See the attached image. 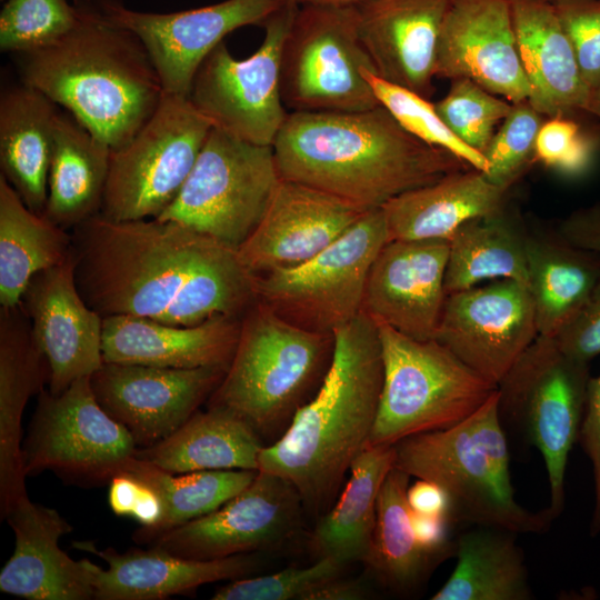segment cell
Wrapping results in <instances>:
<instances>
[{
  "label": "cell",
  "mask_w": 600,
  "mask_h": 600,
  "mask_svg": "<svg viewBox=\"0 0 600 600\" xmlns=\"http://www.w3.org/2000/svg\"><path fill=\"white\" fill-rule=\"evenodd\" d=\"M70 232L76 284L102 318L196 326L242 318L258 300L256 276L236 249L178 222L98 213Z\"/></svg>",
  "instance_id": "6da1fadb"
},
{
  "label": "cell",
  "mask_w": 600,
  "mask_h": 600,
  "mask_svg": "<svg viewBox=\"0 0 600 600\" xmlns=\"http://www.w3.org/2000/svg\"><path fill=\"white\" fill-rule=\"evenodd\" d=\"M272 148L281 178L364 210L471 168L411 136L382 106L289 112Z\"/></svg>",
  "instance_id": "7a4b0ae2"
},
{
  "label": "cell",
  "mask_w": 600,
  "mask_h": 600,
  "mask_svg": "<svg viewBox=\"0 0 600 600\" xmlns=\"http://www.w3.org/2000/svg\"><path fill=\"white\" fill-rule=\"evenodd\" d=\"M329 369L286 432L264 446L259 471L294 486L306 511L326 513L369 444L383 382L377 323L363 311L333 332Z\"/></svg>",
  "instance_id": "3957f363"
},
{
  "label": "cell",
  "mask_w": 600,
  "mask_h": 600,
  "mask_svg": "<svg viewBox=\"0 0 600 600\" xmlns=\"http://www.w3.org/2000/svg\"><path fill=\"white\" fill-rule=\"evenodd\" d=\"M78 19L61 39L14 54L21 82L41 91L112 150L128 143L164 93L140 39L97 0H72Z\"/></svg>",
  "instance_id": "277c9868"
},
{
  "label": "cell",
  "mask_w": 600,
  "mask_h": 600,
  "mask_svg": "<svg viewBox=\"0 0 600 600\" xmlns=\"http://www.w3.org/2000/svg\"><path fill=\"white\" fill-rule=\"evenodd\" d=\"M394 447V467L447 492L454 522L518 534L542 532L553 520L548 509L531 512L516 500L497 390L462 421Z\"/></svg>",
  "instance_id": "5b68a950"
},
{
  "label": "cell",
  "mask_w": 600,
  "mask_h": 600,
  "mask_svg": "<svg viewBox=\"0 0 600 600\" xmlns=\"http://www.w3.org/2000/svg\"><path fill=\"white\" fill-rule=\"evenodd\" d=\"M333 349L332 333L298 327L257 300L241 319L233 358L208 406L232 411L271 444L320 387Z\"/></svg>",
  "instance_id": "8992f818"
},
{
  "label": "cell",
  "mask_w": 600,
  "mask_h": 600,
  "mask_svg": "<svg viewBox=\"0 0 600 600\" xmlns=\"http://www.w3.org/2000/svg\"><path fill=\"white\" fill-rule=\"evenodd\" d=\"M377 326L383 382L369 444L394 446L410 436L449 428L497 390L439 341Z\"/></svg>",
  "instance_id": "52a82bcc"
},
{
  "label": "cell",
  "mask_w": 600,
  "mask_h": 600,
  "mask_svg": "<svg viewBox=\"0 0 600 600\" xmlns=\"http://www.w3.org/2000/svg\"><path fill=\"white\" fill-rule=\"evenodd\" d=\"M590 378L588 362L539 334L497 386L501 421L516 427L543 456L552 519L563 509L566 467L579 437Z\"/></svg>",
  "instance_id": "ba28073f"
},
{
  "label": "cell",
  "mask_w": 600,
  "mask_h": 600,
  "mask_svg": "<svg viewBox=\"0 0 600 600\" xmlns=\"http://www.w3.org/2000/svg\"><path fill=\"white\" fill-rule=\"evenodd\" d=\"M273 148L211 129L174 201L158 217L238 250L280 181Z\"/></svg>",
  "instance_id": "9c48e42d"
},
{
  "label": "cell",
  "mask_w": 600,
  "mask_h": 600,
  "mask_svg": "<svg viewBox=\"0 0 600 600\" xmlns=\"http://www.w3.org/2000/svg\"><path fill=\"white\" fill-rule=\"evenodd\" d=\"M211 129L188 98L163 93L138 133L111 150L99 214L112 221L158 218L179 194Z\"/></svg>",
  "instance_id": "30bf717a"
},
{
  "label": "cell",
  "mask_w": 600,
  "mask_h": 600,
  "mask_svg": "<svg viewBox=\"0 0 600 600\" xmlns=\"http://www.w3.org/2000/svg\"><path fill=\"white\" fill-rule=\"evenodd\" d=\"M363 69L376 73L359 34L357 7L300 4L281 56L286 108L290 112L376 108L380 104Z\"/></svg>",
  "instance_id": "8fae6325"
},
{
  "label": "cell",
  "mask_w": 600,
  "mask_h": 600,
  "mask_svg": "<svg viewBox=\"0 0 600 600\" xmlns=\"http://www.w3.org/2000/svg\"><path fill=\"white\" fill-rule=\"evenodd\" d=\"M388 241L382 209L367 210L310 260L256 276L258 300L298 327L333 334L362 311L370 268Z\"/></svg>",
  "instance_id": "7c38bea8"
},
{
  "label": "cell",
  "mask_w": 600,
  "mask_h": 600,
  "mask_svg": "<svg viewBox=\"0 0 600 600\" xmlns=\"http://www.w3.org/2000/svg\"><path fill=\"white\" fill-rule=\"evenodd\" d=\"M299 6L283 2L266 20L262 42L250 57L236 59L221 42L204 59L188 99L213 128L273 146L289 114L280 89L281 56Z\"/></svg>",
  "instance_id": "4fadbf2b"
},
{
  "label": "cell",
  "mask_w": 600,
  "mask_h": 600,
  "mask_svg": "<svg viewBox=\"0 0 600 600\" xmlns=\"http://www.w3.org/2000/svg\"><path fill=\"white\" fill-rule=\"evenodd\" d=\"M130 432L99 404L90 377L64 391L38 394L36 411L22 446L24 474L52 471L79 486L110 483L134 457Z\"/></svg>",
  "instance_id": "5bb4252c"
},
{
  "label": "cell",
  "mask_w": 600,
  "mask_h": 600,
  "mask_svg": "<svg viewBox=\"0 0 600 600\" xmlns=\"http://www.w3.org/2000/svg\"><path fill=\"white\" fill-rule=\"evenodd\" d=\"M306 511L288 480L266 471L214 511L173 528L149 544L194 560L270 549L299 532Z\"/></svg>",
  "instance_id": "9a60e30c"
},
{
  "label": "cell",
  "mask_w": 600,
  "mask_h": 600,
  "mask_svg": "<svg viewBox=\"0 0 600 600\" xmlns=\"http://www.w3.org/2000/svg\"><path fill=\"white\" fill-rule=\"evenodd\" d=\"M114 22L132 31L144 46L164 93L188 98L192 81L209 53L229 33L263 26L282 0H224L183 11L158 13L97 0Z\"/></svg>",
  "instance_id": "2e32d148"
},
{
  "label": "cell",
  "mask_w": 600,
  "mask_h": 600,
  "mask_svg": "<svg viewBox=\"0 0 600 600\" xmlns=\"http://www.w3.org/2000/svg\"><path fill=\"white\" fill-rule=\"evenodd\" d=\"M538 336L527 286L498 279L448 294L434 340L498 386Z\"/></svg>",
  "instance_id": "e0dca14e"
},
{
  "label": "cell",
  "mask_w": 600,
  "mask_h": 600,
  "mask_svg": "<svg viewBox=\"0 0 600 600\" xmlns=\"http://www.w3.org/2000/svg\"><path fill=\"white\" fill-rule=\"evenodd\" d=\"M228 368H161L103 362L90 384L102 409L121 423L138 448L178 430L209 400Z\"/></svg>",
  "instance_id": "ac0fdd59"
},
{
  "label": "cell",
  "mask_w": 600,
  "mask_h": 600,
  "mask_svg": "<svg viewBox=\"0 0 600 600\" xmlns=\"http://www.w3.org/2000/svg\"><path fill=\"white\" fill-rule=\"evenodd\" d=\"M434 77L469 79L511 103L528 101L509 0H450Z\"/></svg>",
  "instance_id": "d6986e66"
},
{
  "label": "cell",
  "mask_w": 600,
  "mask_h": 600,
  "mask_svg": "<svg viewBox=\"0 0 600 600\" xmlns=\"http://www.w3.org/2000/svg\"><path fill=\"white\" fill-rule=\"evenodd\" d=\"M20 304L47 361V384L52 394L91 377L102 366L103 318L78 290L72 253L62 263L36 274Z\"/></svg>",
  "instance_id": "ffe728a7"
},
{
  "label": "cell",
  "mask_w": 600,
  "mask_h": 600,
  "mask_svg": "<svg viewBox=\"0 0 600 600\" xmlns=\"http://www.w3.org/2000/svg\"><path fill=\"white\" fill-rule=\"evenodd\" d=\"M448 240H389L366 282L362 311L417 340L436 338L447 292Z\"/></svg>",
  "instance_id": "44dd1931"
},
{
  "label": "cell",
  "mask_w": 600,
  "mask_h": 600,
  "mask_svg": "<svg viewBox=\"0 0 600 600\" xmlns=\"http://www.w3.org/2000/svg\"><path fill=\"white\" fill-rule=\"evenodd\" d=\"M367 210L281 178L259 224L238 248L254 276L299 266L338 240Z\"/></svg>",
  "instance_id": "7402d4cb"
},
{
  "label": "cell",
  "mask_w": 600,
  "mask_h": 600,
  "mask_svg": "<svg viewBox=\"0 0 600 600\" xmlns=\"http://www.w3.org/2000/svg\"><path fill=\"white\" fill-rule=\"evenodd\" d=\"M73 547L92 552L107 563V569H102L83 559L97 600H162L192 594L206 583L249 577L260 566L257 552L194 560L153 546L124 552L113 548L100 550L90 541H74Z\"/></svg>",
  "instance_id": "603a6c76"
},
{
  "label": "cell",
  "mask_w": 600,
  "mask_h": 600,
  "mask_svg": "<svg viewBox=\"0 0 600 600\" xmlns=\"http://www.w3.org/2000/svg\"><path fill=\"white\" fill-rule=\"evenodd\" d=\"M450 0H367L358 29L377 76L429 98Z\"/></svg>",
  "instance_id": "cb8c5ba5"
},
{
  "label": "cell",
  "mask_w": 600,
  "mask_h": 600,
  "mask_svg": "<svg viewBox=\"0 0 600 600\" xmlns=\"http://www.w3.org/2000/svg\"><path fill=\"white\" fill-rule=\"evenodd\" d=\"M4 519L14 533V549L0 572L2 592L28 600L93 599L84 560H73L59 547L72 527L56 509L26 497Z\"/></svg>",
  "instance_id": "d4e9b609"
},
{
  "label": "cell",
  "mask_w": 600,
  "mask_h": 600,
  "mask_svg": "<svg viewBox=\"0 0 600 600\" xmlns=\"http://www.w3.org/2000/svg\"><path fill=\"white\" fill-rule=\"evenodd\" d=\"M241 319L218 316L196 326H173L134 316L104 317L103 362L176 369L229 368Z\"/></svg>",
  "instance_id": "484cf974"
},
{
  "label": "cell",
  "mask_w": 600,
  "mask_h": 600,
  "mask_svg": "<svg viewBox=\"0 0 600 600\" xmlns=\"http://www.w3.org/2000/svg\"><path fill=\"white\" fill-rule=\"evenodd\" d=\"M48 383L47 361L21 307L0 308V511L28 497L22 456V416Z\"/></svg>",
  "instance_id": "4316f807"
},
{
  "label": "cell",
  "mask_w": 600,
  "mask_h": 600,
  "mask_svg": "<svg viewBox=\"0 0 600 600\" xmlns=\"http://www.w3.org/2000/svg\"><path fill=\"white\" fill-rule=\"evenodd\" d=\"M520 60L530 86L528 102L542 116L584 112L586 84L556 6L550 0H509Z\"/></svg>",
  "instance_id": "83f0119b"
},
{
  "label": "cell",
  "mask_w": 600,
  "mask_h": 600,
  "mask_svg": "<svg viewBox=\"0 0 600 600\" xmlns=\"http://www.w3.org/2000/svg\"><path fill=\"white\" fill-rule=\"evenodd\" d=\"M508 191L473 168L450 172L381 207L388 238L449 241L469 220L502 210Z\"/></svg>",
  "instance_id": "f1b7e54d"
},
{
  "label": "cell",
  "mask_w": 600,
  "mask_h": 600,
  "mask_svg": "<svg viewBox=\"0 0 600 600\" xmlns=\"http://www.w3.org/2000/svg\"><path fill=\"white\" fill-rule=\"evenodd\" d=\"M58 106L21 82L0 97L1 176L26 206L43 214Z\"/></svg>",
  "instance_id": "f546056e"
},
{
  "label": "cell",
  "mask_w": 600,
  "mask_h": 600,
  "mask_svg": "<svg viewBox=\"0 0 600 600\" xmlns=\"http://www.w3.org/2000/svg\"><path fill=\"white\" fill-rule=\"evenodd\" d=\"M264 442L242 418L214 406L196 411L178 430L134 457L172 474L204 470L258 471Z\"/></svg>",
  "instance_id": "4dcf8cb0"
},
{
  "label": "cell",
  "mask_w": 600,
  "mask_h": 600,
  "mask_svg": "<svg viewBox=\"0 0 600 600\" xmlns=\"http://www.w3.org/2000/svg\"><path fill=\"white\" fill-rule=\"evenodd\" d=\"M527 268L538 332L553 337L600 281V252L574 246L557 229L527 228Z\"/></svg>",
  "instance_id": "1f68e13d"
},
{
  "label": "cell",
  "mask_w": 600,
  "mask_h": 600,
  "mask_svg": "<svg viewBox=\"0 0 600 600\" xmlns=\"http://www.w3.org/2000/svg\"><path fill=\"white\" fill-rule=\"evenodd\" d=\"M111 150L68 111H59L43 212L50 221L71 231L100 212Z\"/></svg>",
  "instance_id": "d6a6232c"
},
{
  "label": "cell",
  "mask_w": 600,
  "mask_h": 600,
  "mask_svg": "<svg viewBox=\"0 0 600 600\" xmlns=\"http://www.w3.org/2000/svg\"><path fill=\"white\" fill-rule=\"evenodd\" d=\"M396 462L394 446H371L356 458L332 507L314 528L310 547L319 558L342 564L367 558L383 481Z\"/></svg>",
  "instance_id": "836d02e7"
},
{
  "label": "cell",
  "mask_w": 600,
  "mask_h": 600,
  "mask_svg": "<svg viewBox=\"0 0 600 600\" xmlns=\"http://www.w3.org/2000/svg\"><path fill=\"white\" fill-rule=\"evenodd\" d=\"M71 232L29 209L0 174V304L13 308L32 278L71 257Z\"/></svg>",
  "instance_id": "e575fe53"
},
{
  "label": "cell",
  "mask_w": 600,
  "mask_h": 600,
  "mask_svg": "<svg viewBox=\"0 0 600 600\" xmlns=\"http://www.w3.org/2000/svg\"><path fill=\"white\" fill-rule=\"evenodd\" d=\"M514 532L482 527L457 540V564L432 600H530L523 552Z\"/></svg>",
  "instance_id": "d590c367"
},
{
  "label": "cell",
  "mask_w": 600,
  "mask_h": 600,
  "mask_svg": "<svg viewBox=\"0 0 600 600\" xmlns=\"http://www.w3.org/2000/svg\"><path fill=\"white\" fill-rule=\"evenodd\" d=\"M498 279L528 288L527 227L506 207L469 220L453 233L444 288L448 296Z\"/></svg>",
  "instance_id": "8d00e7d4"
},
{
  "label": "cell",
  "mask_w": 600,
  "mask_h": 600,
  "mask_svg": "<svg viewBox=\"0 0 600 600\" xmlns=\"http://www.w3.org/2000/svg\"><path fill=\"white\" fill-rule=\"evenodd\" d=\"M410 476L393 467L381 487L371 544L364 563L386 588L408 593L444 561L418 542L407 491Z\"/></svg>",
  "instance_id": "74e56055"
},
{
  "label": "cell",
  "mask_w": 600,
  "mask_h": 600,
  "mask_svg": "<svg viewBox=\"0 0 600 600\" xmlns=\"http://www.w3.org/2000/svg\"><path fill=\"white\" fill-rule=\"evenodd\" d=\"M122 472L140 479L162 499L161 521L153 529H138L133 533L136 542L148 544L160 534L214 511L257 474L253 470H204L176 476L136 457Z\"/></svg>",
  "instance_id": "f35d334b"
},
{
  "label": "cell",
  "mask_w": 600,
  "mask_h": 600,
  "mask_svg": "<svg viewBox=\"0 0 600 600\" xmlns=\"http://www.w3.org/2000/svg\"><path fill=\"white\" fill-rule=\"evenodd\" d=\"M362 76L372 88L380 106L418 140L443 149L483 173L488 170L484 156L460 140L439 116L434 103L404 87L389 82L368 69Z\"/></svg>",
  "instance_id": "ab89813d"
},
{
  "label": "cell",
  "mask_w": 600,
  "mask_h": 600,
  "mask_svg": "<svg viewBox=\"0 0 600 600\" xmlns=\"http://www.w3.org/2000/svg\"><path fill=\"white\" fill-rule=\"evenodd\" d=\"M78 13L68 0H4L0 11V49L22 53L66 36Z\"/></svg>",
  "instance_id": "60d3db41"
},
{
  "label": "cell",
  "mask_w": 600,
  "mask_h": 600,
  "mask_svg": "<svg viewBox=\"0 0 600 600\" xmlns=\"http://www.w3.org/2000/svg\"><path fill=\"white\" fill-rule=\"evenodd\" d=\"M451 81L448 93L434 107L460 140L483 154L497 126L508 117L513 103L469 79Z\"/></svg>",
  "instance_id": "b9f144b4"
},
{
  "label": "cell",
  "mask_w": 600,
  "mask_h": 600,
  "mask_svg": "<svg viewBox=\"0 0 600 600\" xmlns=\"http://www.w3.org/2000/svg\"><path fill=\"white\" fill-rule=\"evenodd\" d=\"M542 114L528 101L513 103L508 117L483 152L488 162L486 177L497 186L510 188L534 158Z\"/></svg>",
  "instance_id": "7bdbcfd3"
},
{
  "label": "cell",
  "mask_w": 600,
  "mask_h": 600,
  "mask_svg": "<svg viewBox=\"0 0 600 600\" xmlns=\"http://www.w3.org/2000/svg\"><path fill=\"white\" fill-rule=\"evenodd\" d=\"M344 564L322 557L311 566L290 567L261 577H244L218 589L212 600H304L319 584L340 577Z\"/></svg>",
  "instance_id": "ee69618b"
},
{
  "label": "cell",
  "mask_w": 600,
  "mask_h": 600,
  "mask_svg": "<svg viewBox=\"0 0 600 600\" xmlns=\"http://www.w3.org/2000/svg\"><path fill=\"white\" fill-rule=\"evenodd\" d=\"M596 137L569 116L543 121L534 147V159L567 177H580L591 168L598 143Z\"/></svg>",
  "instance_id": "f6af8a7d"
},
{
  "label": "cell",
  "mask_w": 600,
  "mask_h": 600,
  "mask_svg": "<svg viewBox=\"0 0 600 600\" xmlns=\"http://www.w3.org/2000/svg\"><path fill=\"white\" fill-rule=\"evenodd\" d=\"M553 3L586 84L591 91L600 88V0Z\"/></svg>",
  "instance_id": "bcb514c9"
},
{
  "label": "cell",
  "mask_w": 600,
  "mask_h": 600,
  "mask_svg": "<svg viewBox=\"0 0 600 600\" xmlns=\"http://www.w3.org/2000/svg\"><path fill=\"white\" fill-rule=\"evenodd\" d=\"M551 338L562 352L576 360L589 363L600 354V281Z\"/></svg>",
  "instance_id": "7dc6e473"
},
{
  "label": "cell",
  "mask_w": 600,
  "mask_h": 600,
  "mask_svg": "<svg viewBox=\"0 0 600 600\" xmlns=\"http://www.w3.org/2000/svg\"><path fill=\"white\" fill-rule=\"evenodd\" d=\"M108 501L114 514L133 518L141 530L153 529L164 511L162 499L150 486L124 472L111 479Z\"/></svg>",
  "instance_id": "c3c4849f"
},
{
  "label": "cell",
  "mask_w": 600,
  "mask_h": 600,
  "mask_svg": "<svg viewBox=\"0 0 600 600\" xmlns=\"http://www.w3.org/2000/svg\"><path fill=\"white\" fill-rule=\"evenodd\" d=\"M578 440L593 468L596 504L591 532L594 534L600 530V374L590 378Z\"/></svg>",
  "instance_id": "681fc988"
},
{
  "label": "cell",
  "mask_w": 600,
  "mask_h": 600,
  "mask_svg": "<svg viewBox=\"0 0 600 600\" xmlns=\"http://www.w3.org/2000/svg\"><path fill=\"white\" fill-rule=\"evenodd\" d=\"M557 229L574 246L600 252V202L573 211Z\"/></svg>",
  "instance_id": "f907efd6"
},
{
  "label": "cell",
  "mask_w": 600,
  "mask_h": 600,
  "mask_svg": "<svg viewBox=\"0 0 600 600\" xmlns=\"http://www.w3.org/2000/svg\"><path fill=\"white\" fill-rule=\"evenodd\" d=\"M407 498L413 512L443 516L453 521L450 499L447 492L437 483L418 479L417 482L409 486Z\"/></svg>",
  "instance_id": "816d5d0a"
},
{
  "label": "cell",
  "mask_w": 600,
  "mask_h": 600,
  "mask_svg": "<svg viewBox=\"0 0 600 600\" xmlns=\"http://www.w3.org/2000/svg\"><path fill=\"white\" fill-rule=\"evenodd\" d=\"M364 596V587L359 581L337 577L313 588L304 600H359Z\"/></svg>",
  "instance_id": "f5cc1de1"
},
{
  "label": "cell",
  "mask_w": 600,
  "mask_h": 600,
  "mask_svg": "<svg viewBox=\"0 0 600 600\" xmlns=\"http://www.w3.org/2000/svg\"><path fill=\"white\" fill-rule=\"evenodd\" d=\"M367 0H301L300 4H314L324 7H356Z\"/></svg>",
  "instance_id": "db71d44e"
},
{
  "label": "cell",
  "mask_w": 600,
  "mask_h": 600,
  "mask_svg": "<svg viewBox=\"0 0 600 600\" xmlns=\"http://www.w3.org/2000/svg\"><path fill=\"white\" fill-rule=\"evenodd\" d=\"M584 112L600 120V88L591 91Z\"/></svg>",
  "instance_id": "11a10c76"
},
{
  "label": "cell",
  "mask_w": 600,
  "mask_h": 600,
  "mask_svg": "<svg viewBox=\"0 0 600 600\" xmlns=\"http://www.w3.org/2000/svg\"><path fill=\"white\" fill-rule=\"evenodd\" d=\"M283 2H288V3H297V4H300V1L301 0H282Z\"/></svg>",
  "instance_id": "9f6ffc18"
},
{
  "label": "cell",
  "mask_w": 600,
  "mask_h": 600,
  "mask_svg": "<svg viewBox=\"0 0 600 600\" xmlns=\"http://www.w3.org/2000/svg\"><path fill=\"white\" fill-rule=\"evenodd\" d=\"M550 1H552V2H557V1H560V0H550Z\"/></svg>",
  "instance_id": "6f0895ef"
}]
</instances>
